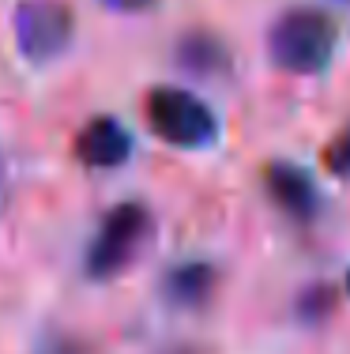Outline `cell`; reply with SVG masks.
Returning <instances> with one entry per match:
<instances>
[{"mask_svg": "<svg viewBox=\"0 0 350 354\" xmlns=\"http://www.w3.org/2000/svg\"><path fill=\"white\" fill-rule=\"evenodd\" d=\"M181 61L185 64H193L196 72H215L222 64V46L215 38H204V35H196V38H188L185 46H181Z\"/></svg>", "mask_w": 350, "mask_h": 354, "instance_id": "obj_8", "label": "cell"}, {"mask_svg": "<svg viewBox=\"0 0 350 354\" xmlns=\"http://www.w3.org/2000/svg\"><path fill=\"white\" fill-rule=\"evenodd\" d=\"M336 19L324 8H290L286 15H279L268 35L271 61L286 72L309 75L328 68L331 53H336Z\"/></svg>", "mask_w": 350, "mask_h": 354, "instance_id": "obj_1", "label": "cell"}, {"mask_svg": "<svg viewBox=\"0 0 350 354\" xmlns=\"http://www.w3.org/2000/svg\"><path fill=\"white\" fill-rule=\"evenodd\" d=\"M268 192L282 212H290L298 218H309L316 212V189L298 166H286V162L271 166L268 170Z\"/></svg>", "mask_w": 350, "mask_h": 354, "instance_id": "obj_6", "label": "cell"}, {"mask_svg": "<svg viewBox=\"0 0 350 354\" xmlns=\"http://www.w3.org/2000/svg\"><path fill=\"white\" fill-rule=\"evenodd\" d=\"M132 151V136L113 121V117H95L87 129L79 132L76 140V155L79 162L95 166V170H110V166H121Z\"/></svg>", "mask_w": 350, "mask_h": 354, "instance_id": "obj_5", "label": "cell"}, {"mask_svg": "<svg viewBox=\"0 0 350 354\" xmlns=\"http://www.w3.org/2000/svg\"><path fill=\"white\" fill-rule=\"evenodd\" d=\"M215 290V272L207 264H181L166 279V294L173 306H204Z\"/></svg>", "mask_w": 350, "mask_h": 354, "instance_id": "obj_7", "label": "cell"}, {"mask_svg": "<svg viewBox=\"0 0 350 354\" xmlns=\"http://www.w3.org/2000/svg\"><path fill=\"white\" fill-rule=\"evenodd\" d=\"M110 8H117V12H144V8H151L155 0H106Z\"/></svg>", "mask_w": 350, "mask_h": 354, "instance_id": "obj_10", "label": "cell"}, {"mask_svg": "<svg viewBox=\"0 0 350 354\" xmlns=\"http://www.w3.org/2000/svg\"><path fill=\"white\" fill-rule=\"evenodd\" d=\"M324 162H328V170L350 177V124H347L343 132H339L336 140H331V147H328V155H324Z\"/></svg>", "mask_w": 350, "mask_h": 354, "instance_id": "obj_9", "label": "cell"}, {"mask_svg": "<svg viewBox=\"0 0 350 354\" xmlns=\"http://www.w3.org/2000/svg\"><path fill=\"white\" fill-rule=\"evenodd\" d=\"M147 124L158 140L173 147H207L219 136V121L211 109L177 87H155L147 95Z\"/></svg>", "mask_w": 350, "mask_h": 354, "instance_id": "obj_3", "label": "cell"}, {"mask_svg": "<svg viewBox=\"0 0 350 354\" xmlns=\"http://www.w3.org/2000/svg\"><path fill=\"white\" fill-rule=\"evenodd\" d=\"M347 290H350V275H347Z\"/></svg>", "mask_w": 350, "mask_h": 354, "instance_id": "obj_11", "label": "cell"}, {"mask_svg": "<svg viewBox=\"0 0 350 354\" xmlns=\"http://www.w3.org/2000/svg\"><path fill=\"white\" fill-rule=\"evenodd\" d=\"M155 230V218L144 204H117L110 215H106L102 230H98L95 245L87 252V272L95 279H113L121 275L139 252L147 249Z\"/></svg>", "mask_w": 350, "mask_h": 354, "instance_id": "obj_2", "label": "cell"}, {"mask_svg": "<svg viewBox=\"0 0 350 354\" xmlns=\"http://www.w3.org/2000/svg\"><path fill=\"white\" fill-rule=\"evenodd\" d=\"M15 38L30 61H53L72 41V8L61 0H27L15 12Z\"/></svg>", "mask_w": 350, "mask_h": 354, "instance_id": "obj_4", "label": "cell"}]
</instances>
